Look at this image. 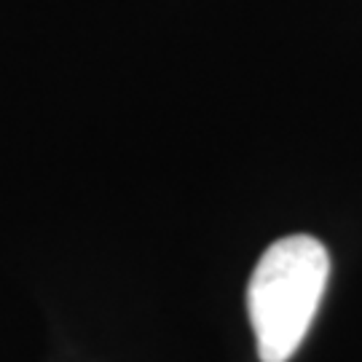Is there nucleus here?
Returning a JSON list of instances; mask_svg holds the SVG:
<instances>
[{"instance_id": "1", "label": "nucleus", "mask_w": 362, "mask_h": 362, "mask_svg": "<svg viewBox=\"0 0 362 362\" xmlns=\"http://www.w3.org/2000/svg\"><path fill=\"white\" fill-rule=\"evenodd\" d=\"M330 279L320 239L293 233L260 255L247 285V311L260 362H287L303 344Z\"/></svg>"}]
</instances>
